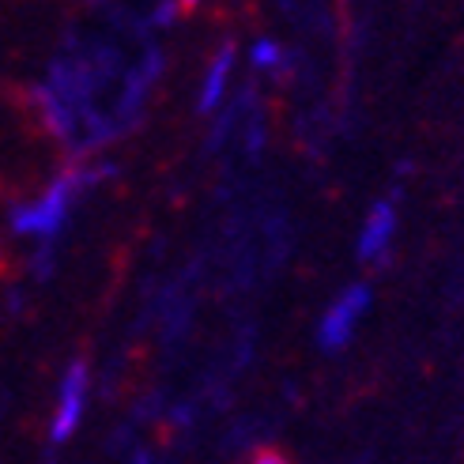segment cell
Instances as JSON below:
<instances>
[{"instance_id":"7","label":"cell","mask_w":464,"mask_h":464,"mask_svg":"<svg viewBox=\"0 0 464 464\" xmlns=\"http://www.w3.org/2000/svg\"><path fill=\"white\" fill-rule=\"evenodd\" d=\"M181 5H197V0H181Z\"/></svg>"},{"instance_id":"6","label":"cell","mask_w":464,"mask_h":464,"mask_svg":"<svg viewBox=\"0 0 464 464\" xmlns=\"http://www.w3.org/2000/svg\"><path fill=\"white\" fill-rule=\"evenodd\" d=\"M249 57H253V64H257V68H272V64H280V45H276V42H257V45H253V50H249Z\"/></svg>"},{"instance_id":"2","label":"cell","mask_w":464,"mask_h":464,"mask_svg":"<svg viewBox=\"0 0 464 464\" xmlns=\"http://www.w3.org/2000/svg\"><path fill=\"white\" fill-rule=\"evenodd\" d=\"M83 185V174H72V178H57L53 189L45 193L34 208H19L15 212V230L23 235H57L64 227V216H68V200H72V189Z\"/></svg>"},{"instance_id":"5","label":"cell","mask_w":464,"mask_h":464,"mask_svg":"<svg viewBox=\"0 0 464 464\" xmlns=\"http://www.w3.org/2000/svg\"><path fill=\"white\" fill-rule=\"evenodd\" d=\"M230 61H235V50H223V53L216 57V64H212V72H208L204 91H200V110H204V113H212V110L219 106L223 87H227V72H230Z\"/></svg>"},{"instance_id":"4","label":"cell","mask_w":464,"mask_h":464,"mask_svg":"<svg viewBox=\"0 0 464 464\" xmlns=\"http://www.w3.org/2000/svg\"><path fill=\"white\" fill-rule=\"evenodd\" d=\"M83 392H87V370H83V362H72V370L64 374V385H61V408H57V420H53V442H64V438L76 430L80 411H83Z\"/></svg>"},{"instance_id":"3","label":"cell","mask_w":464,"mask_h":464,"mask_svg":"<svg viewBox=\"0 0 464 464\" xmlns=\"http://www.w3.org/2000/svg\"><path fill=\"white\" fill-rule=\"evenodd\" d=\"M392 238H397V208H392V200H378L359 230V249H355L359 261L362 265L382 261L392 246Z\"/></svg>"},{"instance_id":"1","label":"cell","mask_w":464,"mask_h":464,"mask_svg":"<svg viewBox=\"0 0 464 464\" xmlns=\"http://www.w3.org/2000/svg\"><path fill=\"white\" fill-rule=\"evenodd\" d=\"M370 298H374V295H370L366 284H352L329 310H324V317L317 324V343L324 347V352H340V347L352 343L359 321L370 310Z\"/></svg>"}]
</instances>
